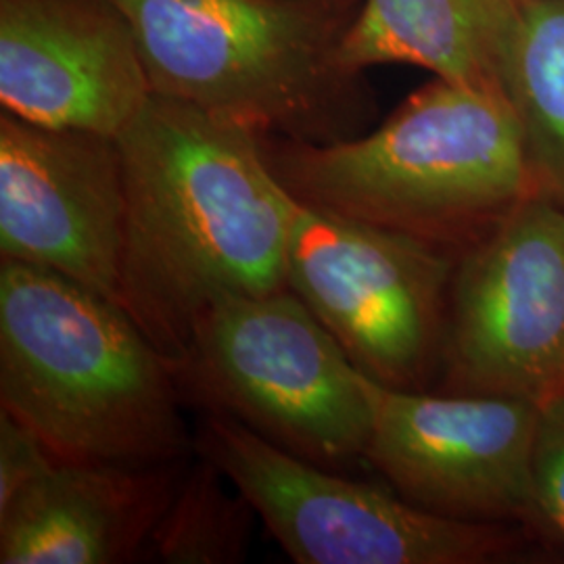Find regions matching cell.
I'll return each mask as SVG.
<instances>
[{"label": "cell", "mask_w": 564, "mask_h": 564, "mask_svg": "<svg viewBox=\"0 0 564 564\" xmlns=\"http://www.w3.org/2000/svg\"><path fill=\"white\" fill-rule=\"evenodd\" d=\"M61 463L41 435L0 408V508Z\"/></svg>", "instance_id": "cell-17"}, {"label": "cell", "mask_w": 564, "mask_h": 564, "mask_svg": "<svg viewBox=\"0 0 564 564\" xmlns=\"http://www.w3.org/2000/svg\"><path fill=\"white\" fill-rule=\"evenodd\" d=\"M366 460L402 498L466 523H531L542 408L466 393L395 389L364 375Z\"/></svg>", "instance_id": "cell-9"}, {"label": "cell", "mask_w": 564, "mask_h": 564, "mask_svg": "<svg viewBox=\"0 0 564 564\" xmlns=\"http://www.w3.org/2000/svg\"><path fill=\"white\" fill-rule=\"evenodd\" d=\"M512 0H360L339 59L364 74L412 65L442 80L498 88V57Z\"/></svg>", "instance_id": "cell-13"}, {"label": "cell", "mask_w": 564, "mask_h": 564, "mask_svg": "<svg viewBox=\"0 0 564 564\" xmlns=\"http://www.w3.org/2000/svg\"><path fill=\"white\" fill-rule=\"evenodd\" d=\"M529 527L564 544V395L542 405L533 454Z\"/></svg>", "instance_id": "cell-16"}, {"label": "cell", "mask_w": 564, "mask_h": 564, "mask_svg": "<svg viewBox=\"0 0 564 564\" xmlns=\"http://www.w3.org/2000/svg\"><path fill=\"white\" fill-rule=\"evenodd\" d=\"M262 142L295 199L454 253L538 193L521 126L498 88L433 78L372 132L330 144Z\"/></svg>", "instance_id": "cell-3"}, {"label": "cell", "mask_w": 564, "mask_h": 564, "mask_svg": "<svg viewBox=\"0 0 564 564\" xmlns=\"http://www.w3.org/2000/svg\"><path fill=\"white\" fill-rule=\"evenodd\" d=\"M153 95L263 137L330 144L364 134L362 74L343 67L360 0H113Z\"/></svg>", "instance_id": "cell-4"}, {"label": "cell", "mask_w": 564, "mask_h": 564, "mask_svg": "<svg viewBox=\"0 0 564 564\" xmlns=\"http://www.w3.org/2000/svg\"><path fill=\"white\" fill-rule=\"evenodd\" d=\"M256 510L218 466L197 458L178 475L144 554L170 564L241 563Z\"/></svg>", "instance_id": "cell-15"}, {"label": "cell", "mask_w": 564, "mask_h": 564, "mask_svg": "<svg viewBox=\"0 0 564 564\" xmlns=\"http://www.w3.org/2000/svg\"><path fill=\"white\" fill-rule=\"evenodd\" d=\"M498 84L540 195L564 209V0H512Z\"/></svg>", "instance_id": "cell-14"}, {"label": "cell", "mask_w": 564, "mask_h": 564, "mask_svg": "<svg viewBox=\"0 0 564 564\" xmlns=\"http://www.w3.org/2000/svg\"><path fill=\"white\" fill-rule=\"evenodd\" d=\"M118 139L0 116V260L65 274L121 305Z\"/></svg>", "instance_id": "cell-10"}, {"label": "cell", "mask_w": 564, "mask_h": 564, "mask_svg": "<svg viewBox=\"0 0 564 564\" xmlns=\"http://www.w3.org/2000/svg\"><path fill=\"white\" fill-rule=\"evenodd\" d=\"M174 473L61 460L0 508V563L134 561L174 491Z\"/></svg>", "instance_id": "cell-12"}, {"label": "cell", "mask_w": 564, "mask_h": 564, "mask_svg": "<svg viewBox=\"0 0 564 564\" xmlns=\"http://www.w3.org/2000/svg\"><path fill=\"white\" fill-rule=\"evenodd\" d=\"M197 456L218 466L300 564H485L524 547L517 524L466 523L408 502L395 489L356 481L207 412Z\"/></svg>", "instance_id": "cell-6"}, {"label": "cell", "mask_w": 564, "mask_h": 564, "mask_svg": "<svg viewBox=\"0 0 564 564\" xmlns=\"http://www.w3.org/2000/svg\"><path fill=\"white\" fill-rule=\"evenodd\" d=\"M456 258L433 242L300 202L286 286L368 379L423 389L442 364Z\"/></svg>", "instance_id": "cell-7"}, {"label": "cell", "mask_w": 564, "mask_h": 564, "mask_svg": "<svg viewBox=\"0 0 564 564\" xmlns=\"http://www.w3.org/2000/svg\"><path fill=\"white\" fill-rule=\"evenodd\" d=\"M445 393L545 405L564 395V209L535 193L456 258Z\"/></svg>", "instance_id": "cell-8"}, {"label": "cell", "mask_w": 564, "mask_h": 564, "mask_svg": "<svg viewBox=\"0 0 564 564\" xmlns=\"http://www.w3.org/2000/svg\"><path fill=\"white\" fill-rule=\"evenodd\" d=\"M153 88L113 0H0V105L44 128L118 139Z\"/></svg>", "instance_id": "cell-11"}, {"label": "cell", "mask_w": 564, "mask_h": 564, "mask_svg": "<svg viewBox=\"0 0 564 564\" xmlns=\"http://www.w3.org/2000/svg\"><path fill=\"white\" fill-rule=\"evenodd\" d=\"M118 147L121 307L178 364L212 303L286 286L300 202L272 170L260 132L188 102L151 95Z\"/></svg>", "instance_id": "cell-1"}, {"label": "cell", "mask_w": 564, "mask_h": 564, "mask_svg": "<svg viewBox=\"0 0 564 564\" xmlns=\"http://www.w3.org/2000/svg\"><path fill=\"white\" fill-rule=\"evenodd\" d=\"M182 391L310 463L366 460L364 375L289 289L230 295L195 321L176 364Z\"/></svg>", "instance_id": "cell-5"}, {"label": "cell", "mask_w": 564, "mask_h": 564, "mask_svg": "<svg viewBox=\"0 0 564 564\" xmlns=\"http://www.w3.org/2000/svg\"><path fill=\"white\" fill-rule=\"evenodd\" d=\"M176 364L120 303L65 274L0 262V408L65 463L176 466L195 449Z\"/></svg>", "instance_id": "cell-2"}]
</instances>
